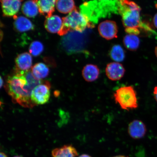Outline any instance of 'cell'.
<instances>
[{"label": "cell", "instance_id": "obj_11", "mask_svg": "<svg viewBox=\"0 0 157 157\" xmlns=\"http://www.w3.org/2000/svg\"><path fill=\"white\" fill-rule=\"evenodd\" d=\"M62 25V19L57 15L48 17L44 23L45 28L48 32L58 34L61 29Z\"/></svg>", "mask_w": 157, "mask_h": 157}, {"label": "cell", "instance_id": "obj_10", "mask_svg": "<svg viewBox=\"0 0 157 157\" xmlns=\"http://www.w3.org/2000/svg\"><path fill=\"white\" fill-rule=\"evenodd\" d=\"M32 62L31 54L28 52L23 53L18 55L15 59V69L21 71H28L32 67Z\"/></svg>", "mask_w": 157, "mask_h": 157}, {"label": "cell", "instance_id": "obj_14", "mask_svg": "<svg viewBox=\"0 0 157 157\" xmlns=\"http://www.w3.org/2000/svg\"><path fill=\"white\" fill-rule=\"evenodd\" d=\"M56 0H38L39 13L48 18L52 15Z\"/></svg>", "mask_w": 157, "mask_h": 157}, {"label": "cell", "instance_id": "obj_3", "mask_svg": "<svg viewBox=\"0 0 157 157\" xmlns=\"http://www.w3.org/2000/svg\"><path fill=\"white\" fill-rule=\"evenodd\" d=\"M62 20V28L58 34L60 36L66 35L70 31L82 33L86 28L93 27V23L87 16L82 13L76 8Z\"/></svg>", "mask_w": 157, "mask_h": 157}, {"label": "cell", "instance_id": "obj_13", "mask_svg": "<svg viewBox=\"0 0 157 157\" xmlns=\"http://www.w3.org/2000/svg\"><path fill=\"white\" fill-rule=\"evenodd\" d=\"M78 153L76 149L71 145H65L56 148L52 151V157H76Z\"/></svg>", "mask_w": 157, "mask_h": 157}, {"label": "cell", "instance_id": "obj_25", "mask_svg": "<svg viewBox=\"0 0 157 157\" xmlns=\"http://www.w3.org/2000/svg\"><path fill=\"white\" fill-rule=\"evenodd\" d=\"M0 155H1V157H8L7 155L4 152H1Z\"/></svg>", "mask_w": 157, "mask_h": 157}, {"label": "cell", "instance_id": "obj_4", "mask_svg": "<svg viewBox=\"0 0 157 157\" xmlns=\"http://www.w3.org/2000/svg\"><path fill=\"white\" fill-rule=\"evenodd\" d=\"M116 103L118 104L121 109L129 111L138 107L137 94L132 86L121 87L113 94Z\"/></svg>", "mask_w": 157, "mask_h": 157}, {"label": "cell", "instance_id": "obj_28", "mask_svg": "<svg viewBox=\"0 0 157 157\" xmlns=\"http://www.w3.org/2000/svg\"><path fill=\"white\" fill-rule=\"evenodd\" d=\"M155 54L156 57L157 58V46L156 47L155 50Z\"/></svg>", "mask_w": 157, "mask_h": 157}, {"label": "cell", "instance_id": "obj_17", "mask_svg": "<svg viewBox=\"0 0 157 157\" xmlns=\"http://www.w3.org/2000/svg\"><path fill=\"white\" fill-rule=\"evenodd\" d=\"M56 7L60 13H69L76 8L74 0H56Z\"/></svg>", "mask_w": 157, "mask_h": 157}, {"label": "cell", "instance_id": "obj_30", "mask_svg": "<svg viewBox=\"0 0 157 157\" xmlns=\"http://www.w3.org/2000/svg\"><path fill=\"white\" fill-rule=\"evenodd\" d=\"M103 1H105V0H103ZM105 1H107V0H105Z\"/></svg>", "mask_w": 157, "mask_h": 157}, {"label": "cell", "instance_id": "obj_15", "mask_svg": "<svg viewBox=\"0 0 157 157\" xmlns=\"http://www.w3.org/2000/svg\"><path fill=\"white\" fill-rule=\"evenodd\" d=\"M15 29L19 32H26L34 29V25L28 19L24 17H13Z\"/></svg>", "mask_w": 157, "mask_h": 157}, {"label": "cell", "instance_id": "obj_21", "mask_svg": "<svg viewBox=\"0 0 157 157\" xmlns=\"http://www.w3.org/2000/svg\"><path fill=\"white\" fill-rule=\"evenodd\" d=\"M44 46L39 41H35L31 43L29 48L30 54L34 56H39L44 51Z\"/></svg>", "mask_w": 157, "mask_h": 157}, {"label": "cell", "instance_id": "obj_23", "mask_svg": "<svg viewBox=\"0 0 157 157\" xmlns=\"http://www.w3.org/2000/svg\"><path fill=\"white\" fill-rule=\"evenodd\" d=\"M153 93H154L155 99L157 102V86L154 88Z\"/></svg>", "mask_w": 157, "mask_h": 157}, {"label": "cell", "instance_id": "obj_6", "mask_svg": "<svg viewBox=\"0 0 157 157\" xmlns=\"http://www.w3.org/2000/svg\"><path fill=\"white\" fill-rule=\"evenodd\" d=\"M98 30L100 35L106 40L117 38L118 27L114 21L106 20L102 21L98 26Z\"/></svg>", "mask_w": 157, "mask_h": 157}, {"label": "cell", "instance_id": "obj_22", "mask_svg": "<svg viewBox=\"0 0 157 157\" xmlns=\"http://www.w3.org/2000/svg\"><path fill=\"white\" fill-rule=\"evenodd\" d=\"M153 23L155 27L157 29V13L154 16V19H153Z\"/></svg>", "mask_w": 157, "mask_h": 157}, {"label": "cell", "instance_id": "obj_26", "mask_svg": "<svg viewBox=\"0 0 157 157\" xmlns=\"http://www.w3.org/2000/svg\"><path fill=\"white\" fill-rule=\"evenodd\" d=\"M3 80L2 79V77H1V88H2V86L3 85Z\"/></svg>", "mask_w": 157, "mask_h": 157}, {"label": "cell", "instance_id": "obj_2", "mask_svg": "<svg viewBox=\"0 0 157 157\" xmlns=\"http://www.w3.org/2000/svg\"><path fill=\"white\" fill-rule=\"evenodd\" d=\"M119 11L122 17L125 32L129 34H140L139 29L142 26L140 7L134 2L120 0Z\"/></svg>", "mask_w": 157, "mask_h": 157}, {"label": "cell", "instance_id": "obj_1", "mask_svg": "<svg viewBox=\"0 0 157 157\" xmlns=\"http://www.w3.org/2000/svg\"><path fill=\"white\" fill-rule=\"evenodd\" d=\"M42 83L30 70L23 71L15 68L14 72L7 78L6 87L15 103L25 107L33 108L36 105L31 101V94L36 86Z\"/></svg>", "mask_w": 157, "mask_h": 157}, {"label": "cell", "instance_id": "obj_29", "mask_svg": "<svg viewBox=\"0 0 157 157\" xmlns=\"http://www.w3.org/2000/svg\"><path fill=\"white\" fill-rule=\"evenodd\" d=\"M23 157V156H15L14 157Z\"/></svg>", "mask_w": 157, "mask_h": 157}, {"label": "cell", "instance_id": "obj_8", "mask_svg": "<svg viewBox=\"0 0 157 157\" xmlns=\"http://www.w3.org/2000/svg\"><path fill=\"white\" fill-rule=\"evenodd\" d=\"M23 0H1L2 10L5 17H14L18 12Z\"/></svg>", "mask_w": 157, "mask_h": 157}, {"label": "cell", "instance_id": "obj_5", "mask_svg": "<svg viewBox=\"0 0 157 157\" xmlns=\"http://www.w3.org/2000/svg\"><path fill=\"white\" fill-rule=\"evenodd\" d=\"M50 83L47 82L36 86L31 94L33 102L35 105H42L48 102L50 97Z\"/></svg>", "mask_w": 157, "mask_h": 157}, {"label": "cell", "instance_id": "obj_24", "mask_svg": "<svg viewBox=\"0 0 157 157\" xmlns=\"http://www.w3.org/2000/svg\"><path fill=\"white\" fill-rule=\"evenodd\" d=\"M78 157H91V156L88 154H83L81 155Z\"/></svg>", "mask_w": 157, "mask_h": 157}, {"label": "cell", "instance_id": "obj_7", "mask_svg": "<svg viewBox=\"0 0 157 157\" xmlns=\"http://www.w3.org/2000/svg\"><path fill=\"white\" fill-rule=\"evenodd\" d=\"M105 71L107 78L113 81L121 80L124 76L125 72L123 65L116 62L108 63Z\"/></svg>", "mask_w": 157, "mask_h": 157}, {"label": "cell", "instance_id": "obj_20", "mask_svg": "<svg viewBox=\"0 0 157 157\" xmlns=\"http://www.w3.org/2000/svg\"><path fill=\"white\" fill-rule=\"evenodd\" d=\"M111 58L114 61L119 63L123 61L125 58L124 50L120 45H114L111 48L109 52Z\"/></svg>", "mask_w": 157, "mask_h": 157}, {"label": "cell", "instance_id": "obj_18", "mask_svg": "<svg viewBox=\"0 0 157 157\" xmlns=\"http://www.w3.org/2000/svg\"><path fill=\"white\" fill-rule=\"evenodd\" d=\"M31 72L35 78L40 80L48 76L49 69L44 63H39L33 67L31 68Z\"/></svg>", "mask_w": 157, "mask_h": 157}, {"label": "cell", "instance_id": "obj_27", "mask_svg": "<svg viewBox=\"0 0 157 157\" xmlns=\"http://www.w3.org/2000/svg\"><path fill=\"white\" fill-rule=\"evenodd\" d=\"M113 157H129L128 156H125L124 155H117Z\"/></svg>", "mask_w": 157, "mask_h": 157}, {"label": "cell", "instance_id": "obj_9", "mask_svg": "<svg viewBox=\"0 0 157 157\" xmlns=\"http://www.w3.org/2000/svg\"><path fill=\"white\" fill-rule=\"evenodd\" d=\"M128 131L129 136L133 139H140L144 137L146 134V125L142 121L135 120L129 123Z\"/></svg>", "mask_w": 157, "mask_h": 157}, {"label": "cell", "instance_id": "obj_19", "mask_svg": "<svg viewBox=\"0 0 157 157\" xmlns=\"http://www.w3.org/2000/svg\"><path fill=\"white\" fill-rule=\"evenodd\" d=\"M123 42L128 50L135 51L139 48L140 40L136 35L128 34L124 38Z\"/></svg>", "mask_w": 157, "mask_h": 157}, {"label": "cell", "instance_id": "obj_12", "mask_svg": "<svg viewBox=\"0 0 157 157\" xmlns=\"http://www.w3.org/2000/svg\"><path fill=\"white\" fill-rule=\"evenodd\" d=\"M99 69L95 64H87L82 71V75L84 79L88 82L96 81L99 78Z\"/></svg>", "mask_w": 157, "mask_h": 157}, {"label": "cell", "instance_id": "obj_16", "mask_svg": "<svg viewBox=\"0 0 157 157\" xmlns=\"http://www.w3.org/2000/svg\"><path fill=\"white\" fill-rule=\"evenodd\" d=\"M38 0H27L21 7V11L27 17H34L39 13Z\"/></svg>", "mask_w": 157, "mask_h": 157}]
</instances>
